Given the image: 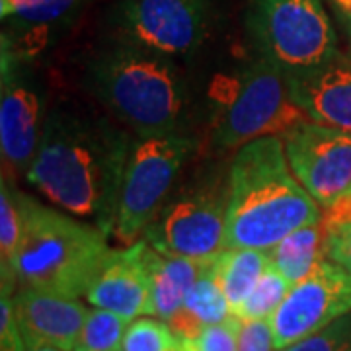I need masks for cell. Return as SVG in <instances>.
<instances>
[{
	"label": "cell",
	"instance_id": "obj_30",
	"mask_svg": "<svg viewBox=\"0 0 351 351\" xmlns=\"http://www.w3.org/2000/svg\"><path fill=\"white\" fill-rule=\"evenodd\" d=\"M27 351H64L59 348H53V346H38V348H29Z\"/></svg>",
	"mask_w": 351,
	"mask_h": 351
},
{
	"label": "cell",
	"instance_id": "obj_12",
	"mask_svg": "<svg viewBox=\"0 0 351 351\" xmlns=\"http://www.w3.org/2000/svg\"><path fill=\"white\" fill-rule=\"evenodd\" d=\"M351 311V274L332 260H324L311 276L289 289L271 314L276 350L326 328Z\"/></svg>",
	"mask_w": 351,
	"mask_h": 351
},
{
	"label": "cell",
	"instance_id": "obj_10",
	"mask_svg": "<svg viewBox=\"0 0 351 351\" xmlns=\"http://www.w3.org/2000/svg\"><path fill=\"white\" fill-rule=\"evenodd\" d=\"M209 24V0H121L113 25L121 41L168 57L201 45Z\"/></svg>",
	"mask_w": 351,
	"mask_h": 351
},
{
	"label": "cell",
	"instance_id": "obj_24",
	"mask_svg": "<svg viewBox=\"0 0 351 351\" xmlns=\"http://www.w3.org/2000/svg\"><path fill=\"white\" fill-rule=\"evenodd\" d=\"M279 351H351V311L326 328Z\"/></svg>",
	"mask_w": 351,
	"mask_h": 351
},
{
	"label": "cell",
	"instance_id": "obj_22",
	"mask_svg": "<svg viewBox=\"0 0 351 351\" xmlns=\"http://www.w3.org/2000/svg\"><path fill=\"white\" fill-rule=\"evenodd\" d=\"M127 328L129 318L96 306L88 311L75 351H119Z\"/></svg>",
	"mask_w": 351,
	"mask_h": 351
},
{
	"label": "cell",
	"instance_id": "obj_1",
	"mask_svg": "<svg viewBox=\"0 0 351 351\" xmlns=\"http://www.w3.org/2000/svg\"><path fill=\"white\" fill-rule=\"evenodd\" d=\"M133 135L75 100L49 108L27 182L66 213L113 234Z\"/></svg>",
	"mask_w": 351,
	"mask_h": 351
},
{
	"label": "cell",
	"instance_id": "obj_2",
	"mask_svg": "<svg viewBox=\"0 0 351 351\" xmlns=\"http://www.w3.org/2000/svg\"><path fill=\"white\" fill-rule=\"evenodd\" d=\"M226 188V248L267 252L293 230L322 219V207L293 174L276 135L240 147Z\"/></svg>",
	"mask_w": 351,
	"mask_h": 351
},
{
	"label": "cell",
	"instance_id": "obj_13",
	"mask_svg": "<svg viewBox=\"0 0 351 351\" xmlns=\"http://www.w3.org/2000/svg\"><path fill=\"white\" fill-rule=\"evenodd\" d=\"M14 311L25 346H53L75 351L88 311L78 299L34 287H18L14 293Z\"/></svg>",
	"mask_w": 351,
	"mask_h": 351
},
{
	"label": "cell",
	"instance_id": "obj_26",
	"mask_svg": "<svg viewBox=\"0 0 351 351\" xmlns=\"http://www.w3.org/2000/svg\"><path fill=\"white\" fill-rule=\"evenodd\" d=\"M0 351H27L14 311V291L4 285L0 291Z\"/></svg>",
	"mask_w": 351,
	"mask_h": 351
},
{
	"label": "cell",
	"instance_id": "obj_8",
	"mask_svg": "<svg viewBox=\"0 0 351 351\" xmlns=\"http://www.w3.org/2000/svg\"><path fill=\"white\" fill-rule=\"evenodd\" d=\"M32 61L0 41V151L10 174H27L49 112Z\"/></svg>",
	"mask_w": 351,
	"mask_h": 351
},
{
	"label": "cell",
	"instance_id": "obj_17",
	"mask_svg": "<svg viewBox=\"0 0 351 351\" xmlns=\"http://www.w3.org/2000/svg\"><path fill=\"white\" fill-rule=\"evenodd\" d=\"M145 258L151 276L152 316H158L168 322L184 306L189 289L193 287V283L197 281V277L201 276L205 263L209 260L168 256L154 250L149 242H147Z\"/></svg>",
	"mask_w": 351,
	"mask_h": 351
},
{
	"label": "cell",
	"instance_id": "obj_21",
	"mask_svg": "<svg viewBox=\"0 0 351 351\" xmlns=\"http://www.w3.org/2000/svg\"><path fill=\"white\" fill-rule=\"evenodd\" d=\"M29 197L14 186L12 178L2 176L0 182V269L8 271L22 244ZM0 271V274H2Z\"/></svg>",
	"mask_w": 351,
	"mask_h": 351
},
{
	"label": "cell",
	"instance_id": "obj_28",
	"mask_svg": "<svg viewBox=\"0 0 351 351\" xmlns=\"http://www.w3.org/2000/svg\"><path fill=\"white\" fill-rule=\"evenodd\" d=\"M326 258L351 274V223L326 232Z\"/></svg>",
	"mask_w": 351,
	"mask_h": 351
},
{
	"label": "cell",
	"instance_id": "obj_7",
	"mask_svg": "<svg viewBox=\"0 0 351 351\" xmlns=\"http://www.w3.org/2000/svg\"><path fill=\"white\" fill-rule=\"evenodd\" d=\"M195 149L197 138L182 131L133 138L119 188L115 239L129 246L145 232Z\"/></svg>",
	"mask_w": 351,
	"mask_h": 351
},
{
	"label": "cell",
	"instance_id": "obj_23",
	"mask_svg": "<svg viewBox=\"0 0 351 351\" xmlns=\"http://www.w3.org/2000/svg\"><path fill=\"white\" fill-rule=\"evenodd\" d=\"M291 287L293 285L271 262L269 267L265 269V274L260 277V281L256 283V287L252 289L248 299L240 304L239 311L232 316L240 318L242 322H246V320H269L271 314L277 311V306L283 302Z\"/></svg>",
	"mask_w": 351,
	"mask_h": 351
},
{
	"label": "cell",
	"instance_id": "obj_19",
	"mask_svg": "<svg viewBox=\"0 0 351 351\" xmlns=\"http://www.w3.org/2000/svg\"><path fill=\"white\" fill-rule=\"evenodd\" d=\"M267 252L289 283H299L326 260V230L322 221L293 230Z\"/></svg>",
	"mask_w": 351,
	"mask_h": 351
},
{
	"label": "cell",
	"instance_id": "obj_16",
	"mask_svg": "<svg viewBox=\"0 0 351 351\" xmlns=\"http://www.w3.org/2000/svg\"><path fill=\"white\" fill-rule=\"evenodd\" d=\"M86 0H0V18L8 25L2 39L16 53L34 59L82 12Z\"/></svg>",
	"mask_w": 351,
	"mask_h": 351
},
{
	"label": "cell",
	"instance_id": "obj_20",
	"mask_svg": "<svg viewBox=\"0 0 351 351\" xmlns=\"http://www.w3.org/2000/svg\"><path fill=\"white\" fill-rule=\"evenodd\" d=\"M269 263V252L256 248H226L215 258L217 277L232 314L248 299L252 289L256 287Z\"/></svg>",
	"mask_w": 351,
	"mask_h": 351
},
{
	"label": "cell",
	"instance_id": "obj_5",
	"mask_svg": "<svg viewBox=\"0 0 351 351\" xmlns=\"http://www.w3.org/2000/svg\"><path fill=\"white\" fill-rule=\"evenodd\" d=\"M213 96L219 106L213 143L223 151L240 149L265 135H281L306 117L291 100L285 73L262 57L237 75L219 80Z\"/></svg>",
	"mask_w": 351,
	"mask_h": 351
},
{
	"label": "cell",
	"instance_id": "obj_15",
	"mask_svg": "<svg viewBox=\"0 0 351 351\" xmlns=\"http://www.w3.org/2000/svg\"><path fill=\"white\" fill-rule=\"evenodd\" d=\"M287 86L308 119L351 133V55L287 75Z\"/></svg>",
	"mask_w": 351,
	"mask_h": 351
},
{
	"label": "cell",
	"instance_id": "obj_11",
	"mask_svg": "<svg viewBox=\"0 0 351 351\" xmlns=\"http://www.w3.org/2000/svg\"><path fill=\"white\" fill-rule=\"evenodd\" d=\"M279 137L293 174L320 207L351 191V133L301 119Z\"/></svg>",
	"mask_w": 351,
	"mask_h": 351
},
{
	"label": "cell",
	"instance_id": "obj_9",
	"mask_svg": "<svg viewBox=\"0 0 351 351\" xmlns=\"http://www.w3.org/2000/svg\"><path fill=\"white\" fill-rule=\"evenodd\" d=\"M228 188L186 191L160 207L143 240L154 250L191 260H211L226 250Z\"/></svg>",
	"mask_w": 351,
	"mask_h": 351
},
{
	"label": "cell",
	"instance_id": "obj_14",
	"mask_svg": "<svg viewBox=\"0 0 351 351\" xmlns=\"http://www.w3.org/2000/svg\"><path fill=\"white\" fill-rule=\"evenodd\" d=\"M145 252V240H137L123 250H112L86 293V301L129 320L152 314L151 276Z\"/></svg>",
	"mask_w": 351,
	"mask_h": 351
},
{
	"label": "cell",
	"instance_id": "obj_25",
	"mask_svg": "<svg viewBox=\"0 0 351 351\" xmlns=\"http://www.w3.org/2000/svg\"><path fill=\"white\" fill-rule=\"evenodd\" d=\"M242 320L232 316L223 322L205 326L195 339H189L191 351H239Z\"/></svg>",
	"mask_w": 351,
	"mask_h": 351
},
{
	"label": "cell",
	"instance_id": "obj_27",
	"mask_svg": "<svg viewBox=\"0 0 351 351\" xmlns=\"http://www.w3.org/2000/svg\"><path fill=\"white\" fill-rule=\"evenodd\" d=\"M274 332L269 320H246L242 322L239 351H274Z\"/></svg>",
	"mask_w": 351,
	"mask_h": 351
},
{
	"label": "cell",
	"instance_id": "obj_29",
	"mask_svg": "<svg viewBox=\"0 0 351 351\" xmlns=\"http://www.w3.org/2000/svg\"><path fill=\"white\" fill-rule=\"evenodd\" d=\"M339 32L343 36L348 55H351V0H326Z\"/></svg>",
	"mask_w": 351,
	"mask_h": 351
},
{
	"label": "cell",
	"instance_id": "obj_4",
	"mask_svg": "<svg viewBox=\"0 0 351 351\" xmlns=\"http://www.w3.org/2000/svg\"><path fill=\"white\" fill-rule=\"evenodd\" d=\"M108 232L100 226L51 209L29 197L22 244L2 285L12 289L34 287L63 297H86L100 276L112 248Z\"/></svg>",
	"mask_w": 351,
	"mask_h": 351
},
{
	"label": "cell",
	"instance_id": "obj_6",
	"mask_svg": "<svg viewBox=\"0 0 351 351\" xmlns=\"http://www.w3.org/2000/svg\"><path fill=\"white\" fill-rule=\"evenodd\" d=\"M246 25L260 57L285 76L341 53L324 0H248Z\"/></svg>",
	"mask_w": 351,
	"mask_h": 351
},
{
	"label": "cell",
	"instance_id": "obj_3",
	"mask_svg": "<svg viewBox=\"0 0 351 351\" xmlns=\"http://www.w3.org/2000/svg\"><path fill=\"white\" fill-rule=\"evenodd\" d=\"M86 84L135 137L178 133L186 123L188 84L174 57L119 39L90 61Z\"/></svg>",
	"mask_w": 351,
	"mask_h": 351
},
{
	"label": "cell",
	"instance_id": "obj_18",
	"mask_svg": "<svg viewBox=\"0 0 351 351\" xmlns=\"http://www.w3.org/2000/svg\"><path fill=\"white\" fill-rule=\"evenodd\" d=\"M228 314H232V311L219 283L213 258L205 263L201 276L189 289L184 306L168 320V324L176 332V336L195 339L203 328L223 322L228 318Z\"/></svg>",
	"mask_w": 351,
	"mask_h": 351
}]
</instances>
